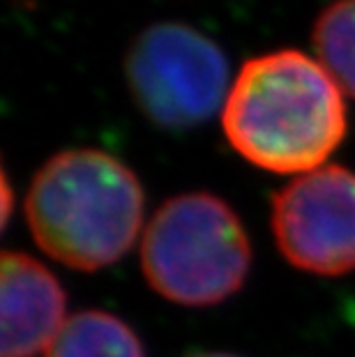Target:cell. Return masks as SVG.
<instances>
[{
    "label": "cell",
    "mask_w": 355,
    "mask_h": 357,
    "mask_svg": "<svg viewBox=\"0 0 355 357\" xmlns=\"http://www.w3.org/2000/svg\"><path fill=\"white\" fill-rule=\"evenodd\" d=\"M222 127L249 164L279 176L316 171L342 146L344 93L316 58L282 49L249 58L226 95Z\"/></svg>",
    "instance_id": "1"
},
{
    "label": "cell",
    "mask_w": 355,
    "mask_h": 357,
    "mask_svg": "<svg viewBox=\"0 0 355 357\" xmlns=\"http://www.w3.org/2000/svg\"><path fill=\"white\" fill-rule=\"evenodd\" d=\"M146 194L130 166L93 148L63 150L35 173L26 222L44 254L65 268L97 272L139 238Z\"/></svg>",
    "instance_id": "2"
},
{
    "label": "cell",
    "mask_w": 355,
    "mask_h": 357,
    "mask_svg": "<svg viewBox=\"0 0 355 357\" xmlns=\"http://www.w3.org/2000/svg\"><path fill=\"white\" fill-rule=\"evenodd\" d=\"M252 245L236 210L208 192L162 203L141 235L148 286L180 307H215L245 286Z\"/></svg>",
    "instance_id": "3"
},
{
    "label": "cell",
    "mask_w": 355,
    "mask_h": 357,
    "mask_svg": "<svg viewBox=\"0 0 355 357\" xmlns=\"http://www.w3.org/2000/svg\"><path fill=\"white\" fill-rule=\"evenodd\" d=\"M132 100L150 123L190 129L229 95V63L217 44L185 24L148 26L125 58Z\"/></svg>",
    "instance_id": "4"
},
{
    "label": "cell",
    "mask_w": 355,
    "mask_h": 357,
    "mask_svg": "<svg viewBox=\"0 0 355 357\" xmlns=\"http://www.w3.org/2000/svg\"><path fill=\"white\" fill-rule=\"evenodd\" d=\"M270 229L293 268L319 277L355 272V171L328 164L286 182L270 203Z\"/></svg>",
    "instance_id": "5"
},
{
    "label": "cell",
    "mask_w": 355,
    "mask_h": 357,
    "mask_svg": "<svg viewBox=\"0 0 355 357\" xmlns=\"http://www.w3.org/2000/svg\"><path fill=\"white\" fill-rule=\"evenodd\" d=\"M58 277L24 252H5L0 265V357L47 353L67 323Z\"/></svg>",
    "instance_id": "6"
},
{
    "label": "cell",
    "mask_w": 355,
    "mask_h": 357,
    "mask_svg": "<svg viewBox=\"0 0 355 357\" xmlns=\"http://www.w3.org/2000/svg\"><path fill=\"white\" fill-rule=\"evenodd\" d=\"M44 357H146V348L123 318L86 309L67 318Z\"/></svg>",
    "instance_id": "7"
},
{
    "label": "cell",
    "mask_w": 355,
    "mask_h": 357,
    "mask_svg": "<svg viewBox=\"0 0 355 357\" xmlns=\"http://www.w3.org/2000/svg\"><path fill=\"white\" fill-rule=\"evenodd\" d=\"M312 44L316 60L355 100V0H335L319 14Z\"/></svg>",
    "instance_id": "8"
},
{
    "label": "cell",
    "mask_w": 355,
    "mask_h": 357,
    "mask_svg": "<svg viewBox=\"0 0 355 357\" xmlns=\"http://www.w3.org/2000/svg\"><path fill=\"white\" fill-rule=\"evenodd\" d=\"M10 208H12V192H10V178L3 176V222L7 224L10 219Z\"/></svg>",
    "instance_id": "9"
},
{
    "label": "cell",
    "mask_w": 355,
    "mask_h": 357,
    "mask_svg": "<svg viewBox=\"0 0 355 357\" xmlns=\"http://www.w3.org/2000/svg\"><path fill=\"white\" fill-rule=\"evenodd\" d=\"M187 357H238V355H231V353H194V355H187Z\"/></svg>",
    "instance_id": "10"
}]
</instances>
